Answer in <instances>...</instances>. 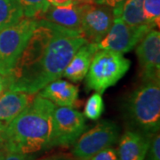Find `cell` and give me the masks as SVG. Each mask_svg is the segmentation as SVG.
Instances as JSON below:
<instances>
[{
  "label": "cell",
  "mask_w": 160,
  "mask_h": 160,
  "mask_svg": "<svg viewBox=\"0 0 160 160\" xmlns=\"http://www.w3.org/2000/svg\"><path fill=\"white\" fill-rule=\"evenodd\" d=\"M144 160H160V136L159 132L155 133L150 138L149 148Z\"/></svg>",
  "instance_id": "21"
},
{
  "label": "cell",
  "mask_w": 160,
  "mask_h": 160,
  "mask_svg": "<svg viewBox=\"0 0 160 160\" xmlns=\"http://www.w3.org/2000/svg\"><path fill=\"white\" fill-rule=\"evenodd\" d=\"M114 19H121L129 25L149 24L143 12V0H126L119 8L112 9Z\"/></svg>",
  "instance_id": "16"
},
{
  "label": "cell",
  "mask_w": 160,
  "mask_h": 160,
  "mask_svg": "<svg viewBox=\"0 0 160 160\" xmlns=\"http://www.w3.org/2000/svg\"><path fill=\"white\" fill-rule=\"evenodd\" d=\"M7 89V78L0 74V94Z\"/></svg>",
  "instance_id": "27"
},
{
  "label": "cell",
  "mask_w": 160,
  "mask_h": 160,
  "mask_svg": "<svg viewBox=\"0 0 160 160\" xmlns=\"http://www.w3.org/2000/svg\"><path fill=\"white\" fill-rule=\"evenodd\" d=\"M38 95L46 98L60 107L73 108L78 105V88L66 80H54L38 92Z\"/></svg>",
  "instance_id": "14"
},
{
  "label": "cell",
  "mask_w": 160,
  "mask_h": 160,
  "mask_svg": "<svg viewBox=\"0 0 160 160\" xmlns=\"http://www.w3.org/2000/svg\"><path fill=\"white\" fill-rule=\"evenodd\" d=\"M4 156H5V151L2 150V149H0V160H3Z\"/></svg>",
  "instance_id": "29"
},
{
  "label": "cell",
  "mask_w": 160,
  "mask_h": 160,
  "mask_svg": "<svg viewBox=\"0 0 160 160\" xmlns=\"http://www.w3.org/2000/svg\"><path fill=\"white\" fill-rule=\"evenodd\" d=\"M38 160H77L75 158H72L71 156L65 154H58V155H52L49 156L44 158H41Z\"/></svg>",
  "instance_id": "25"
},
{
  "label": "cell",
  "mask_w": 160,
  "mask_h": 160,
  "mask_svg": "<svg viewBox=\"0 0 160 160\" xmlns=\"http://www.w3.org/2000/svg\"><path fill=\"white\" fill-rule=\"evenodd\" d=\"M124 117L130 130L153 136L160 127V80L142 81L126 98Z\"/></svg>",
  "instance_id": "3"
},
{
  "label": "cell",
  "mask_w": 160,
  "mask_h": 160,
  "mask_svg": "<svg viewBox=\"0 0 160 160\" xmlns=\"http://www.w3.org/2000/svg\"><path fill=\"white\" fill-rule=\"evenodd\" d=\"M86 42L79 32L38 19L24 50L6 77L7 89L36 94L62 77L70 59Z\"/></svg>",
  "instance_id": "1"
},
{
  "label": "cell",
  "mask_w": 160,
  "mask_h": 160,
  "mask_svg": "<svg viewBox=\"0 0 160 160\" xmlns=\"http://www.w3.org/2000/svg\"><path fill=\"white\" fill-rule=\"evenodd\" d=\"M143 12L147 22L159 27L160 0H143Z\"/></svg>",
  "instance_id": "20"
},
{
  "label": "cell",
  "mask_w": 160,
  "mask_h": 160,
  "mask_svg": "<svg viewBox=\"0 0 160 160\" xmlns=\"http://www.w3.org/2000/svg\"><path fill=\"white\" fill-rule=\"evenodd\" d=\"M22 6L24 17L39 19L50 4L47 0H19Z\"/></svg>",
  "instance_id": "18"
},
{
  "label": "cell",
  "mask_w": 160,
  "mask_h": 160,
  "mask_svg": "<svg viewBox=\"0 0 160 160\" xmlns=\"http://www.w3.org/2000/svg\"><path fill=\"white\" fill-rule=\"evenodd\" d=\"M125 1L126 0H93V3L97 5L109 6L112 9H117L119 8Z\"/></svg>",
  "instance_id": "24"
},
{
  "label": "cell",
  "mask_w": 160,
  "mask_h": 160,
  "mask_svg": "<svg viewBox=\"0 0 160 160\" xmlns=\"http://www.w3.org/2000/svg\"><path fill=\"white\" fill-rule=\"evenodd\" d=\"M54 103L40 95L12 120L2 136L4 151L33 154L48 149Z\"/></svg>",
  "instance_id": "2"
},
{
  "label": "cell",
  "mask_w": 160,
  "mask_h": 160,
  "mask_svg": "<svg viewBox=\"0 0 160 160\" xmlns=\"http://www.w3.org/2000/svg\"><path fill=\"white\" fill-rule=\"evenodd\" d=\"M142 81L160 80V32L152 29L136 46Z\"/></svg>",
  "instance_id": "10"
},
{
  "label": "cell",
  "mask_w": 160,
  "mask_h": 160,
  "mask_svg": "<svg viewBox=\"0 0 160 160\" xmlns=\"http://www.w3.org/2000/svg\"><path fill=\"white\" fill-rule=\"evenodd\" d=\"M86 160H118V156L117 149L109 147L92 155Z\"/></svg>",
  "instance_id": "22"
},
{
  "label": "cell",
  "mask_w": 160,
  "mask_h": 160,
  "mask_svg": "<svg viewBox=\"0 0 160 160\" xmlns=\"http://www.w3.org/2000/svg\"><path fill=\"white\" fill-rule=\"evenodd\" d=\"M37 18H23L0 31V74H11L37 25Z\"/></svg>",
  "instance_id": "5"
},
{
  "label": "cell",
  "mask_w": 160,
  "mask_h": 160,
  "mask_svg": "<svg viewBox=\"0 0 160 160\" xmlns=\"http://www.w3.org/2000/svg\"><path fill=\"white\" fill-rule=\"evenodd\" d=\"M73 2H77V3H93V0H73Z\"/></svg>",
  "instance_id": "28"
},
{
  "label": "cell",
  "mask_w": 160,
  "mask_h": 160,
  "mask_svg": "<svg viewBox=\"0 0 160 160\" xmlns=\"http://www.w3.org/2000/svg\"><path fill=\"white\" fill-rule=\"evenodd\" d=\"M24 18L19 0H0V31L13 26Z\"/></svg>",
  "instance_id": "17"
},
{
  "label": "cell",
  "mask_w": 160,
  "mask_h": 160,
  "mask_svg": "<svg viewBox=\"0 0 160 160\" xmlns=\"http://www.w3.org/2000/svg\"><path fill=\"white\" fill-rule=\"evenodd\" d=\"M85 116L70 107L54 108L48 149L69 147L86 131Z\"/></svg>",
  "instance_id": "6"
},
{
  "label": "cell",
  "mask_w": 160,
  "mask_h": 160,
  "mask_svg": "<svg viewBox=\"0 0 160 160\" xmlns=\"http://www.w3.org/2000/svg\"><path fill=\"white\" fill-rule=\"evenodd\" d=\"M47 2H48L51 6H62L69 5V4L73 2V0H47Z\"/></svg>",
  "instance_id": "26"
},
{
  "label": "cell",
  "mask_w": 160,
  "mask_h": 160,
  "mask_svg": "<svg viewBox=\"0 0 160 160\" xmlns=\"http://www.w3.org/2000/svg\"><path fill=\"white\" fill-rule=\"evenodd\" d=\"M34 157L31 154H23L19 152L5 151L3 160H33Z\"/></svg>",
  "instance_id": "23"
},
{
  "label": "cell",
  "mask_w": 160,
  "mask_h": 160,
  "mask_svg": "<svg viewBox=\"0 0 160 160\" xmlns=\"http://www.w3.org/2000/svg\"><path fill=\"white\" fill-rule=\"evenodd\" d=\"M130 65L131 62L122 53L98 49L86 76L87 90H94L102 94L126 75Z\"/></svg>",
  "instance_id": "4"
},
{
  "label": "cell",
  "mask_w": 160,
  "mask_h": 160,
  "mask_svg": "<svg viewBox=\"0 0 160 160\" xmlns=\"http://www.w3.org/2000/svg\"><path fill=\"white\" fill-rule=\"evenodd\" d=\"M0 149L4 150V149H3V143H2V141H1V139H0Z\"/></svg>",
  "instance_id": "30"
},
{
  "label": "cell",
  "mask_w": 160,
  "mask_h": 160,
  "mask_svg": "<svg viewBox=\"0 0 160 160\" xmlns=\"http://www.w3.org/2000/svg\"><path fill=\"white\" fill-rule=\"evenodd\" d=\"M104 111V103L101 93L95 92L87 100L84 109V116L91 120H97Z\"/></svg>",
  "instance_id": "19"
},
{
  "label": "cell",
  "mask_w": 160,
  "mask_h": 160,
  "mask_svg": "<svg viewBox=\"0 0 160 160\" xmlns=\"http://www.w3.org/2000/svg\"><path fill=\"white\" fill-rule=\"evenodd\" d=\"M152 29L155 27L150 24L129 25L116 18L108 34L97 44L98 48L126 53L132 51Z\"/></svg>",
  "instance_id": "8"
},
{
  "label": "cell",
  "mask_w": 160,
  "mask_h": 160,
  "mask_svg": "<svg viewBox=\"0 0 160 160\" xmlns=\"http://www.w3.org/2000/svg\"><path fill=\"white\" fill-rule=\"evenodd\" d=\"M114 22L112 8L94 3H85L81 32L87 42L98 44L108 34Z\"/></svg>",
  "instance_id": "9"
},
{
  "label": "cell",
  "mask_w": 160,
  "mask_h": 160,
  "mask_svg": "<svg viewBox=\"0 0 160 160\" xmlns=\"http://www.w3.org/2000/svg\"><path fill=\"white\" fill-rule=\"evenodd\" d=\"M119 137V127L110 120H102L84 132L73 144L72 155L77 160H86L102 149L111 147Z\"/></svg>",
  "instance_id": "7"
},
{
  "label": "cell",
  "mask_w": 160,
  "mask_h": 160,
  "mask_svg": "<svg viewBox=\"0 0 160 160\" xmlns=\"http://www.w3.org/2000/svg\"><path fill=\"white\" fill-rule=\"evenodd\" d=\"M34 94L6 89L0 94V139L11 122L34 99ZM3 143V141H2Z\"/></svg>",
  "instance_id": "11"
},
{
  "label": "cell",
  "mask_w": 160,
  "mask_h": 160,
  "mask_svg": "<svg viewBox=\"0 0 160 160\" xmlns=\"http://www.w3.org/2000/svg\"><path fill=\"white\" fill-rule=\"evenodd\" d=\"M97 44L86 42L81 46L70 59L62 73V77L78 83L86 78L94 53L97 52Z\"/></svg>",
  "instance_id": "13"
},
{
  "label": "cell",
  "mask_w": 160,
  "mask_h": 160,
  "mask_svg": "<svg viewBox=\"0 0 160 160\" xmlns=\"http://www.w3.org/2000/svg\"><path fill=\"white\" fill-rule=\"evenodd\" d=\"M85 3L72 2L67 6H49L39 19L57 24L65 29L81 32V19Z\"/></svg>",
  "instance_id": "12"
},
{
  "label": "cell",
  "mask_w": 160,
  "mask_h": 160,
  "mask_svg": "<svg viewBox=\"0 0 160 160\" xmlns=\"http://www.w3.org/2000/svg\"><path fill=\"white\" fill-rule=\"evenodd\" d=\"M151 137L133 130L125 132L117 150L118 160H144Z\"/></svg>",
  "instance_id": "15"
}]
</instances>
